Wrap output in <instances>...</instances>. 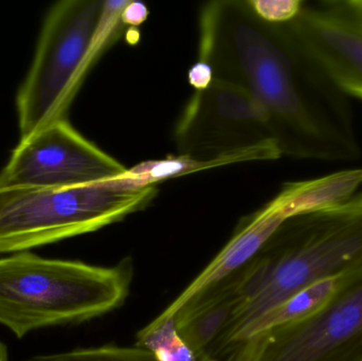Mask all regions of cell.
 <instances>
[{
	"mask_svg": "<svg viewBox=\"0 0 362 361\" xmlns=\"http://www.w3.org/2000/svg\"><path fill=\"white\" fill-rule=\"evenodd\" d=\"M198 61L244 89L283 156L351 162L362 150L349 97L287 23L264 20L249 0H215L199 13Z\"/></svg>",
	"mask_w": 362,
	"mask_h": 361,
	"instance_id": "obj_1",
	"label": "cell"
},
{
	"mask_svg": "<svg viewBox=\"0 0 362 361\" xmlns=\"http://www.w3.org/2000/svg\"><path fill=\"white\" fill-rule=\"evenodd\" d=\"M362 267V193L291 216L245 265L240 301L208 361L298 292Z\"/></svg>",
	"mask_w": 362,
	"mask_h": 361,
	"instance_id": "obj_2",
	"label": "cell"
},
{
	"mask_svg": "<svg viewBox=\"0 0 362 361\" xmlns=\"http://www.w3.org/2000/svg\"><path fill=\"white\" fill-rule=\"evenodd\" d=\"M131 259L103 267L30 251L0 258V324L17 338L110 313L131 290Z\"/></svg>",
	"mask_w": 362,
	"mask_h": 361,
	"instance_id": "obj_3",
	"label": "cell"
},
{
	"mask_svg": "<svg viewBox=\"0 0 362 361\" xmlns=\"http://www.w3.org/2000/svg\"><path fill=\"white\" fill-rule=\"evenodd\" d=\"M129 0H62L42 23L16 97L21 139L66 118L85 76L120 35Z\"/></svg>",
	"mask_w": 362,
	"mask_h": 361,
	"instance_id": "obj_4",
	"label": "cell"
},
{
	"mask_svg": "<svg viewBox=\"0 0 362 361\" xmlns=\"http://www.w3.org/2000/svg\"><path fill=\"white\" fill-rule=\"evenodd\" d=\"M157 194V187L129 189L117 178L74 188L0 190V254L100 230L146 209Z\"/></svg>",
	"mask_w": 362,
	"mask_h": 361,
	"instance_id": "obj_5",
	"label": "cell"
},
{
	"mask_svg": "<svg viewBox=\"0 0 362 361\" xmlns=\"http://www.w3.org/2000/svg\"><path fill=\"white\" fill-rule=\"evenodd\" d=\"M174 142L178 155L210 169L282 157L250 95L215 78L187 102L176 124Z\"/></svg>",
	"mask_w": 362,
	"mask_h": 361,
	"instance_id": "obj_6",
	"label": "cell"
},
{
	"mask_svg": "<svg viewBox=\"0 0 362 361\" xmlns=\"http://www.w3.org/2000/svg\"><path fill=\"white\" fill-rule=\"evenodd\" d=\"M362 339V267L312 315L235 341L209 361H329Z\"/></svg>",
	"mask_w": 362,
	"mask_h": 361,
	"instance_id": "obj_7",
	"label": "cell"
},
{
	"mask_svg": "<svg viewBox=\"0 0 362 361\" xmlns=\"http://www.w3.org/2000/svg\"><path fill=\"white\" fill-rule=\"evenodd\" d=\"M127 170L64 118L19 140L0 171V190L74 188L119 177Z\"/></svg>",
	"mask_w": 362,
	"mask_h": 361,
	"instance_id": "obj_8",
	"label": "cell"
},
{
	"mask_svg": "<svg viewBox=\"0 0 362 361\" xmlns=\"http://www.w3.org/2000/svg\"><path fill=\"white\" fill-rule=\"evenodd\" d=\"M291 23L334 83L348 97L362 100V25L332 0L304 1Z\"/></svg>",
	"mask_w": 362,
	"mask_h": 361,
	"instance_id": "obj_9",
	"label": "cell"
},
{
	"mask_svg": "<svg viewBox=\"0 0 362 361\" xmlns=\"http://www.w3.org/2000/svg\"><path fill=\"white\" fill-rule=\"evenodd\" d=\"M291 216L293 212L291 206L279 193L261 209L243 218L227 245L156 320L161 321L175 317L194 297L248 264L280 225Z\"/></svg>",
	"mask_w": 362,
	"mask_h": 361,
	"instance_id": "obj_10",
	"label": "cell"
},
{
	"mask_svg": "<svg viewBox=\"0 0 362 361\" xmlns=\"http://www.w3.org/2000/svg\"><path fill=\"white\" fill-rule=\"evenodd\" d=\"M244 267L194 297L176 314L181 338L200 361H208L209 351L227 328L238 307Z\"/></svg>",
	"mask_w": 362,
	"mask_h": 361,
	"instance_id": "obj_11",
	"label": "cell"
},
{
	"mask_svg": "<svg viewBox=\"0 0 362 361\" xmlns=\"http://www.w3.org/2000/svg\"><path fill=\"white\" fill-rule=\"evenodd\" d=\"M340 278L341 277L325 280L298 292L276 309L262 316L248 328L245 329L244 332L240 334L236 341L248 338L252 335L259 334L274 326L299 321L312 315L333 296L339 283Z\"/></svg>",
	"mask_w": 362,
	"mask_h": 361,
	"instance_id": "obj_12",
	"label": "cell"
},
{
	"mask_svg": "<svg viewBox=\"0 0 362 361\" xmlns=\"http://www.w3.org/2000/svg\"><path fill=\"white\" fill-rule=\"evenodd\" d=\"M136 347L148 350L158 361H200L181 338L175 317L153 320L138 333Z\"/></svg>",
	"mask_w": 362,
	"mask_h": 361,
	"instance_id": "obj_13",
	"label": "cell"
},
{
	"mask_svg": "<svg viewBox=\"0 0 362 361\" xmlns=\"http://www.w3.org/2000/svg\"><path fill=\"white\" fill-rule=\"evenodd\" d=\"M23 361H158L154 354L139 347L122 348L104 345L78 349L63 353L35 355Z\"/></svg>",
	"mask_w": 362,
	"mask_h": 361,
	"instance_id": "obj_14",
	"label": "cell"
},
{
	"mask_svg": "<svg viewBox=\"0 0 362 361\" xmlns=\"http://www.w3.org/2000/svg\"><path fill=\"white\" fill-rule=\"evenodd\" d=\"M253 10L264 20L269 23H287L293 20L301 11L302 0H249Z\"/></svg>",
	"mask_w": 362,
	"mask_h": 361,
	"instance_id": "obj_15",
	"label": "cell"
},
{
	"mask_svg": "<svg viewBox=\"0 0 362 361\" xmlns=\"http://www.w3.org/2000/svg\"><path fill=\"white\" fill-rule=\"evenodd\" d=\"M213 80L214 78H213L212 69L208 64L202 61H196L189 67V72H187L189 84L194 87L195 90H204V89L208 88Z\"/></svg>",
	"mask_w": 362,
	"mask_h": 361,
	"instance_id": "obj_16",
	"label": "cell"
},
{
	"mask_svg": "<svg viewBox=\"0 0 362 361\" xmlns=\"http://www.w3.org/2000/svg\"><path fill=\"white\" fill-rule=\"evenodd\" d=\"M148 8L144 2L129 1L123 10L121 19L123 25L138 28L148 19Z\"/></svg>",
	"mask_w": 362,
	"mask_h": 361,
	"instance_id": "obj_17",
	"label": "cell"
},
{
	"mask_svg": "<svg viewBox=\"0 0 362 361\" xmlns=\"http://www.w3.org/2000/svg\"><path fill=\"white\" fill-rule=\"evenodd\" d=\"M334 6L362 25V0H332Z\"/></svg>",
	"mask_w": 362,
	"mask_h": 361,
	"instance_id": "obj_18",
	"label": "cell"
},
{
	"mask_svg": "<svg viewBox=\"0 0 362 361\" xmlns=\"http://www.w3.org/2000/svg\"><path fill=\"white\" fill-rule=\"evenodd\" d=\"M329 361H362V339Z\"/></svg>",
	"mask_w": 362,
	"mask_h": 361,
	"instance_id": "obj_19",
	"label": "cell"
},
{
	"mask_svg": "<svg viewBox=\"0 0 362 361\" xmlns=\"http://www.w3.org/2000/svg\"><path fill=\"white\" fill-rule=\"evenodd\" d=\"M0 361H8V347L0 341Z\"/></svg>",
	"mask_w": 362,
	"mask_h": 361,
	"instance_id": "obj_20",
	"label": "cell"
}]
</instances>
